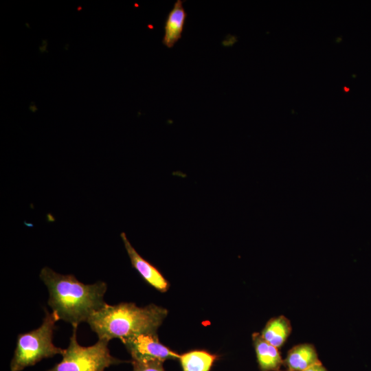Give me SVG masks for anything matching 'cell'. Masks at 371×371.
Masks as SVG:
<instances>
[{
	"label": "cell",
	"mask_w": 371,
	"mask_h": 371,
	"mask_svg": "<svg viewBox=\"0 0 371 371\" xmlns=\"http://www.w3.org/2000/svg\"><path fill=\"white\" fill-rule=\"evenodd\" d=\"M168 313L166 308L154 304L144 307L133 302L106 304L91 315L87 323L98 339L109 341L117 338L123 342L140 334L157 333Z\"/></svg>",
	"instance_id": "cell-2"
},
{
	"label": "cell",
	"mask_w": 371,
	"mask_h": 371,
	"mask_svg": "<svg viewBox=\"0 0 371 371\" xmlns=\"http://www.w3.org/2000/svg\"><path fill=\"white\" fill-rule=\"evenodd\" d=\"M133 361H159L179 359L180 355L160 343L157 333L140 334L122 342Z\"/></svg>",
	"instance_id": "cell-5"
},
{
	"label": "cell",
	"mask_w": 371,
	"mask_h": 371,
	"mask_svg": "<svg viewBox=\"0 0 371 371\" xmlns=\"http://www.w3.org/2000/svg\"><path fill=\"white\" fill-rule=\"evenodd\" d=\"M320 362L314 346L302 344L289 350L284 363L289 371H303Z\"/></svg>",
	"instance_id": "cell-9"
},
{
	"label": "cell",
	"mask_w": 371,
	"mask_h": 371,
	"mask_svg": "<svg viewBox=\"0 0 371 371\" xmlns=\"http://www.w3.org/2000/svg\"><path fill=\"white\" fill-rule=\"evenodd\" d=\"M120 236L132 267L150 285L161 292H166L169 288V284L161 272L137 253L124 232H122Z\"/></svg>",
	"instance_id": "cell-6"
},
{
	"label": "cell",
	"mask_w": 371,
	"mask_h": 371,
	"mask_svg": "<svg viewBox=\"0 0 371 371\" xmlns=\"http://www.w3.org/2000/svg\"><path fill=\"white\" fill-rule=\"evenodd\" d=\"M57 321L58 319L54 313L45 308V317L41 325L33 330L18 335L16 346L10 365L11 371H21L43 359L63 355L65 349L53 344Z\"/></svg>",
	"instance_id": "cell-3"
},
{
	"label": "cell",
	"mask_w": 371,
	"mask_h": 371,
	"mask_svg": "<svg viewBox=\"0 0 371 371\" xmlns=\"http://www.w3.org/2000/svg\"><path fill=\"white\" fill-rule=\"evenodd\" d=\"M252 340L260 370H280L284 361L278 348L267 342L258 333H253Z\"/></svg>",
	"instance_id": "cell-8"
},
{
	"label": "cell",
	"mask_w": 371,
	"mask_h": 371,
	"mask_svg": "<svg viewBox=\"0 0 371 371\" xmlns=\"http://www.w3.org/2000/svg\"><path fill=\"white\" fill-rule=\"evenodd\" d=\"M40 278L49 291L47 304L58 320L78 326L107 303L104 300L107 284L103 281L86 284L72 274H60L47 267Z\"/></svg>",
	"instance_id": "cell-1"
},
{
	"label": "cell",
	"mask_w": 371,
	"mask_h": 371,
	"mask_svg": "<svg viewBox=\"0 0 371 371\" xmlns=\"http://www.w3.org/2000/svg\"><path fill=\"white\" fill-rule=\"evenodd\" d=\"M303 371H328L322 363H315Z\"/></svg>",
	"instance_id": "cell-13"
},
{
	"label": "cell",
	"mask_w": 371,
	"mask_h": 371,
	"mask_svg": "<svg viewBox=\"0 0 371 371\" xmlns=\"http://www.w3.org/2000/svg\"><path fill=\"white\" fill-rule=\"evenodd\" d=\"M183 3L181 0L176 1L173 8L167 15L162 43L168 48L174 47L181 38L188 16Z\"/></svg>",
	"instance_id": "cell-7"
},
{
	"label": "cell",
	"mask_w": 371,
	"mask_h": 371,
	"mask_svg": "<svg viewBox=\"0 0 371 371\" xmlns=\"http://www.w3.org/2000/svg\"><path fill=\"white\" fill-rule=\"evenodd\" d=\"M218 356L205 350H192L180 355L183 371H210Z\"/></svg>",
	"instance_id": "cell-11"
},
{
	"label": "cell",
	"mask_w": 371,
	"mask_h": 371,
	"mask_svg": "<svg viewBox=\"0 0 371 371\" xmlns=\"http://www.w3.org/2000/svg\"><path fill=\"white\" fill-rule=\"evenodd\" d=\"M291 332L289 320L280 315L271 319L261 332V336L270 344L279 348L282 346Z\"/></svg>",
	"instance_id": "cell-10"
},
{
	"label": "cell",
	"mask_w": 371,
	"mask_h": 371,
	"mask_svg": "<svg viewBox=\"0 0 371 371\" xmlns=\"http://www.w3.org/2000/svg\"><path fill=\"white\" fill-rule=\"evenodd\" d=\"M278 371H280V370H278ZM282 371H289V370H282Z\"/></svg>",
	"instance_id": "cell-14"
},
{
	"label": "cell",
	"mask_w": 371,
	"mask_h": 371,
	"mask_svg": "<svg viewBox=\"0 0 371 371\" xmlns=\"http://www.w3.org/2000/svg\"><path fill=\"white\" fill-rule=\"evenodd\" d=\"M77 328L73 327L69 344L62 360L46 371H104L111 366L125 362L111 355L109 341L105 339H98L89 346L80 345L76 337Z\"/></svg>",
	"instance_id": "cell-4"
},
{
	"label": "cell",
	"mask_w": 371,
	"mask_h": 371,
	"mask_svg": "<svg viewBox=\"0 0 371 371\" xmlns=\"http://www.w3.org/2000/svg\"><path fill=\"white\" fill-rule=\"evenodd\" d=\"M133 371H165L163 363L159 361L138 362L131 361Z\"/></svg>",
	"instance_id": "cell-12"
}]
</instances>
